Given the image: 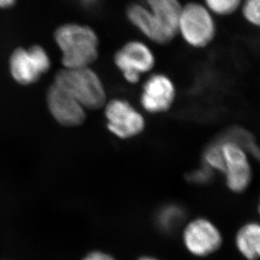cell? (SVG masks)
<instances>
[{
    "mask_svg": "<svg viewBox=\"0 0 260 260\" xmlns=\"http://www.w3.org/2000/svg\"><path fill=\"white\" fill-rule=\"evenodd\" d=\"M203 157L206 167H208L211 170H217L224 173L225 165L223 155L221 151V143H219L218 141H215L206 147Z\"/></svg>",
    "mask_w": 260,
    "mask_h": 260,
    "instance_id": "2e32d148",
    "label": "cell"
},
{
    "mask_svg": "<svg viewBox=\"0 0 260 260\" xmlns=\"http://www.w3.org/2000/svg\"><path fill=\"white\" fill-rule=\"evenodd\" d=\"M54 84L66 90L84 109L97 110L106 104L103 83L89 67L61 69L56 74Z\"/></svg>",
    "mask_w": 260,
    "mask_h": 260,
    "instance_id": "7a4b0ae2",
    "label": "cell"
},
{
    "mask_svg": "<svg viewBox=\"0 0 260 260\" xmlns=\"http://www.w3.org/2000/svg\"><path fill=\"white\" fill-rule=\"evenodd\" d=\"M146 1L168 42H171L179 32V16L182 10L179 0Z\"/></svg>",
    "mask_w": 260,
    "mask_h": 260,
    "instance_id": "8fae6325",
    "label": "cell"
},
{
    "mask_svg": "<svg viewBox=\"0 0 260 260\" xmlns=\"http://www.w3.org/2000/svg\"><path fill=\"white\" fill-rule=\"evenodd\" d=\"M17 3V0H0V9L6 10L12 8L15 4Z\"/></svg>",
    "mask_w": 260,
    "mask_h": 260,
    "instance_id": "44dd1931",
    "label": "cell"
},
{
    "mask_svg": "<svg viewBox=\"0 0 260 260\" xmlns=\"http://www.w3.org/2000/svg\"><path fill=\"white\" fill-rule=\"evenodd\" d=\"M47 104L52 117L64 126H78L86 119L85 109L66 90L54 83L47 91Z\"/></svg>",
    "mask_w": 260,
    "mask_h": 260,
    "instance_id": "9c48e42d",
    "label": "cell"
},
{
    "mask_svg": "<svg viewBox=\"0 0 260 260\" xmlns=\"http://www.w3.org/2000/svg\"><path fill=\"white\" fill-rule=\"evenodd\" d=\"M139 260H157L154 258H151V257H143V258H140Z\"/></svg>",
    "mask_w": 260,
    "mask_h": 260,
    "instance_id": "7402d4cb",
    "label": "cell"
},
{
    "mask_svg": "<svg viewBox=\"0 0 260 260\" xmlns=\"http://www.w3.org/2000/svg\"><path fill=\"white\" fill-rule=\"evenodd\" d=\"M209 10L219 15H231L240 5L241 0H205Z\"/></svg>",
    "mask_w": 260,
    "mask_h": 260,
    "instance_id": "e0dca14e",
    "label": "cell"
},
{
    "mask_svg": "<svg viewBox=\"0 0 260 260\" xmlns=\"http://www.w3.org/2000/svg\"><path fill=\"white\" fill-rule=\"evenodd\" d=\"M218 141V140H216ZM225 170L223 174L229 189L236 193L248 188L252 179V170L248 162L247 152L235 143L221 142Z\"/></svg>",
    "mask_w": 260,
    "mask_h": 260,
    "instance_id": "52a82bcc",
    "label": "cell"
},
{
    "mask_svg": "<svg viewBox=\"0 0 260 260\" xmlns=\"http://www.w3.org/2000/svg\"><path fill=\"white\" fill-rule=\"evenodd\" d=\"M54 39L61 50L64 69L88 68L98 58L99 37L88 25H61L55 31Z\"/></svg>",
    "mask_w": 260,
    "mask_h": 260,
    "instance_id": "6da1fadb",
    "label": "cell"
},
{
    "mask_svg": "<svg viewBox=\"0 0 260 260\" xmlns=\"http://www.w3.org/2000/svg\"><path fill=\"white\" fill-rule=\"evenodd\" d=\"M84 260H116L113 257L109 255L107 253H102V252H93L89 253L84 258Z\"/></svg>",
    "mask_w": 260,
    "mask_h": 260,
    "instance_id": "ffe728a7",
    "label": "cell"
},
{
    "mask_svg": "<svg viewBox=\"0 0 260 260\" xmlns=\"http://www.w3.org/2000/svg\"><path fill=\"white\" fill-rule=\"evenodd\" d=\"M179 31L188 44L201 48L212 42L216 25L206 8L197 3H189L182 7Z\"/></svg>",
    "mask_w": 260,
    "mask_h": 260,
    "instance_id": "277c9868",
    "label": "cell"
},
{
    "mask_svg": "<svg viewBox=\"0 0 260 260\" xmlns=\"http://www.w3.org/2000/svg\"><path fill=\"white\" fill-rule=\"evenodd\" d=\"M51 59L47 51L39 45L29 48L18 47L11 53L9 61L13 79L21 85L37 83L51 68Z\"/></svg>",
    "mask_w": 260,
    "mask_h": 260,
    "instance_id": "3957f363",
    "label": "cell"
},
{
    "mask_svg": "<svg viewBox=\"0 0 260 260\" xmlns=\"http://www.w3.org/2000/svg\"><path fill=\"white\" fill-rule=\"evenodd\" d=\"M174 98L175 88L171 79L165 74H156L143 84L140 102L148 113L159 114L170 109Z\"/></svg>",
    "mask_w": 260,
    "mask_h": 260,
    "instance_id": "30bf717a",
    "label": "cell"
},
{
    "mask_svg": "<svg viewBox=\"0 0 260 260\" xmlns=\"http://www.w3.org/2000/svg\"><path fill=\"white\" fill-rule=\"evenodd\" d=\"M213 177V170L206 167V165L202 170H197L189 175V179L190 181L197 183V184H206Z\"/></svg>",
    "mask_w": 260,
    "mask_h": 260,
    "instance_id": "d6986e66",
    "label": "cell"
},
{
    "mask_svg": "<svg viewBox=\"0 0 260 260\" xmlns=\"http://www.w3.org/2000/svg\"><path fill=\"white\" fill-rule=\"evenodd\" d=\"M105 114L108 130L117 138H134L144 130V118L126 101L115 99L110 101Z\"/></svg>",
    "mask_w": 260,
    "mask_h": 260,
    "instance_id": "5b68a950",
    "label": "cell"
},
{
    "mask_svg": "<svg viewBox=\"0 0 260 260\" xmlns=\"http://www.w3.org/2000/svg\"><path fill=\"white\" fill-rule=\"evenodd\" d=\"M125 15L128 20L148 39L160 45L170 43L151 11L143 5L132 4L126 8Z\"/></svg>",
    "mask_w": 260,
    "mask_h": 260,
    "instance_id": "7c38bea8",
    "label": "cell"
},
{
    "mask_svg": "<svg viewBox=\"0 0 260 260\" xmlns=\"http://www.w3.org/2000/svg\"><path fill=\"white\" fill-rule=\"evenodd\" d=\"M184 212L179 206H169L160 211L157 221L165 231L171 232L184 221Z\"/></svg>",
    "mask_w": 260,
    "mask_h": 260,
    "instance_id": "9a60e30c",
    "label": "cell"
},
{
    "mask_svg": "<svg viewBox=\"0 0 260 260\" xmlns=\"http://www.w3.org/2000/svg\"><path fill=\"white\" fill-rule=\"evenodd\" d=\"M236 243L239 252L247 259H257L260 250L259 225L252 222L243 226L237 234Z\"/></svg>",
    "mask_w": 260,
    "mask_h": 260,
    "instance_id": "4fadbf2b",
    "label": "cell"
},
{
    "mask_svg": "<svg viewBox=\"0 0 260 260\" xmlns=\"http://www.w3.org/2000/svg\"><path fill=\"white\" fill-rule=\"evenodd\" d=\"M216 140L221 142H231L242 147L246 152L253 155V157H258L259 150L255 139L252 133L240 126H233L226 129L219 136Z\"/></svg>",
    "mask_w": 260,
    "mask_h": 260,
    "instance_id": "5bb4252c",
    "label": "cell"
},
{
    "mask_svg": "<svg viewBox=\"0 0 260 260\" xmlns=\"http://www.w3.org/2000/svg\"><path fill=\"white\" fill-rule=\"evenodd\" d=\"M259 1L245 0L243 7V14L245 20L256 26L259 25Z\"/></svg>",
    "mask_w": 260,
    "mask_h": 260,
    "instance_id": "ac0fdd59",
    "label": "cell"
},
{
    "mask_svg": "<svg viewBox=\"0 0 260 260\" xmlns=\"http://www.w3.org/2000/svg\"><path fill=\"white\" fill-rule=\"evenodd\" d=\"M184 245L194 255L207 256L221 247V234L212 222L197 219L187 225L183 234Z\"/></svg>",
    "mask_w": 260,
    "mask_h": 260,
    "instance_id": "ba28073f",
    "label": "cell"
},
{
    "mask_svg": "<svg viewBox=\"0 0 260 260\" xmlns=\"http://www.w3.org/2000/svg\"><path fill=\"white\" fill-rule=\"evenodd\" d=\"M114 61L128 83L137 84L141 74L153 68L155 57L147 46L134 41L127 42L116 52Z\"/></svg>",
    "mask_w": 260,
    "mask_h": 260,
    "instance_id": "8992f818",
    "label": "cell"
}]
</instances>
